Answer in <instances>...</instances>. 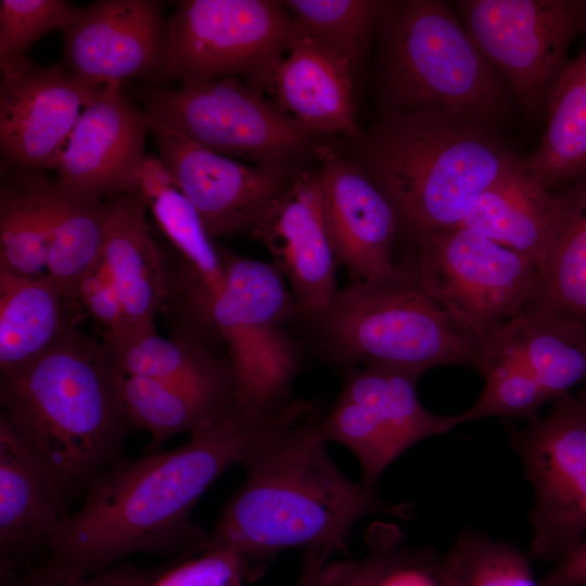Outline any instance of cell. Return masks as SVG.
<instances>
[{
    "label": "cell",
    "instance_id": "cell-1",
    "mask_svg": "<svg viewBox=\"0 0 586 586\" xmlns=\"http://www.w3.org/2000/svg\"><path fill=\"white\" fill-rule=\"evenodd\" d=\"M278 415L238 403L178 447L117 459L64 518L47 546L50 559L89 576L137 552H202L207 532L191 521L192 509L222 473L243 464Z\"/></svg>",
    "mask_w": 586,
    "mask_h": 586
},
{
    "label": "cell",
    "instance_id": "cell-2",
    "mask_svg": "<svg viewBox=\"0 0 586 586\" xmlns=\"http://www.w3.org/2000/svg\"><path fill=\"white\" fill-rule=\"evenodd\" d=\"M326 415L292 399L243 462L245 480L207 532L202 552L231 550L245 565L285 549L328 559L346 549L354 525L377 513L413 518L409 504H392L346 477L322 434Z\"/></svg>",
    "mask_w": 586,
    "mask_h": 586
},
{
    "label": "cell",
    "instance_id": "cell-3",
    "mask_svg": "<svg viewBox=\"0 0 586 586\" xmlns=\"http://www.w3.org/2000/svg\"><path fill=\"white\" fill-rule=\"evenodd\" d=\"M1 415L69 494L119 459L130 421L103 343L72 324L27 365L0 373Z\"/></svg>",
    "mask_w": 586,
    "mask_h": 586
},
{
    "label": "cell",
    "instance_id": "cell-4",
    "mask_svg": "<svg viewBox=\"0 0 586 586\" xmlns=\"http://www.w3.org/2000/svg\"><path fill=\"white\" fill-rule=\"evenodd\" d=\"M494 126L436 111H391L364 169L418 237L460 226L479 196L517 166Z\"/></svg>",
    "mask_w": 586,
    "mask_h": 586
},
{
    "label": "cell",
    "instance_id": "cell-5",
    "mask_svg": "<svg viewBox=\"0 0 586 586\" xmlns=\"http://www.w3.org/2000/svg\"><path fill=\"white\" fill-rule=\"evenodd\" d=\"M380 74L391 111H436L495 126L514 99L485 59L456 7L390 1L378 25Z\"/></svg>",
    "mask_w": 586,
    "mask_h": 586
},
{
    "label": "cell",
    "instance_id": "cell-6",
    "mask_svg": "<svg viewBox=\"0 0 586 586\" xmlns=\"http://www.w3.org/2000/svg\"><path fill=\"white\" fill-rule=\"evenodd\" d=\"M306 319L344 364L419 377L437 366L479 367L482 342L461 330L404 266L390 279L337 290L321 313Z\"/></svg>",
    "mask_w": 586,
    "mask_h": 586
},
{
    "label": "cell",
    "instance_id": "cell-7",
    "mask_svg": "<svg viewBox=\"0 0 586 586\" xmlns=\"http://www.w3.org/2000/svg\"><path fill=\"white\" fill-rule=\"evenodd\" d=\"M295 36L283 2L273 0H181L166 20L163 60L148 79L153 87L226 77L271 91Z\"/></svg>",
    "mask_w": 586,
    "mask_h": 586
},
{
    "label": "cell",
    "instance_id": "cell-8",
    "mask_svg": "<svg viewBox=\"0 0 586 586\" xmlns=\"http://www.w3.org/2000/svg\"><path fill=\"white\" fill-rule=\"evenodd\" d=\"M220 253L226 280L207 324L227 346L240 406L271 413L292 400L300 370L297 346L284 328L297 307L273 264Z\"/></svg>",
    "mask_w": 586,
    "mask_h": 586
},
{
    "label": "cell",
    "instance_id": "cell-9",
    "mask_svg": "<svg viewBox=\"0 0 586 586\" xmlns=\"http://www.w3.org/2000/svg\"><path fill=\"white\" fill-rule=\"evenodd\" d=\"M143 111L150 130L269 168L285 169L314 133L264 93L233 77L156 88Z\"/></svg>",
    "mask_w": 586,
    "mask_h": 586
},
{
    "label": "cell",
    "instance_id": "cell-10",
    "mask_svg": "<svg viewBox=\"0 0 586 586\" xmlns=\"http://www.w3.org/2000/svg\"><path fill=\"white\" fill-rule=\"evenodd\" d=\"M413 266L418 285L464 332L487 339L534 297L538 269L528 258L464 226L423 233Z\"/></svg>",
    "mask_w": 586,
    "mask_h": 586
},
{
    "label": "cell",
    "instance_id": "cell-11",
    "mask_svg": "<svg viewBox=\"0 0 586 586\" xmlns=\"http://www.w3.org/2000/svg\"><path fill=\"white\" fill-rule=\"evenodd\" d=\"M474 43L527 115L538 117L586 28V1L461 0L455 4Z\"/></svg>",
    "mask_w": 586,
    "mask_h": 586
},
{
    "label": "cell",
    "instance_id": "cell-12",
    "mask_svg": "<svg viewBox=\"0 0 586 586\" xmlns=\"http://www.w3.org/2000/svg\"><path fill=\"white\" fill-rule=\"evenodd\" d=\"M552 403L510 433L535 496L530 557L557 562L586 536V404L571 393Z\"/></svg>",
    "mask_w": 586,
    "mask_h": 586
},
{
    "label": "cell",
    "instance_id": "cell-13",
    "mask_svg": "<svg viewBox=\"0 0 586 586\" xmlns=\"http://www.w3.org/2000/svg\"><path fill=\"white\" fill-rule=\"evenodd\" d=\"M420 377L396 368L364 366L351 369L322 434L357 458L360 484L375 491L383 472L406 450L458 426L456 415L429 411L417 393Z\"/></svg>",
    "mask_w": 586,
    "mask_h": 586
},
{
    "label": "cell",
    "instance_id": "cell-14",
    "mask_svg": "<svg viewBox=\"0 0 586 586\" xmlns=\"http://www.w3.org/2000/svg\"><path fill=\"white\" fill-rule=\"evenodd\" d=\"M102 87L80 80L61 65H39L30 59L1 74V168L54 169Z\"/></svg>",
    "mask_w": 586,
    "mask_h": 586
},
{
    "label": "cell",
    "instance_id": "cell-15",
    "mask_svg": "<svg viewBox=\"0 0 586 586\" xmlns=\"http://www.w3.org/2000/svg\"><path fill=\"white\" fill-rule=\"evenodd\" d=\"M150 131L212 239L252 231L291 182L285 169L246 164L179 136Z\"/></svg>",
    "mask_w": 586,
    "mask_h": 586
},
{
    "label": "cell",
    "instance_id": "cell-16",
    "mask_svg": "<svg viewBox=\"0 0 586 586\" xmlns=\"http://www.w3.org/2000/svg\"><path fill=\"white\" fill-rule=\"evenodd\" d=\"M149 122L124 93L106 84L75 126L53 170L67 190L97 200L138 193L146 158Z\"/></svg>",
    "mask_w": 586,
    "mask_h": 586
},
{
    "label": "cell",
    "instance_id": "cell-17",
    "mask_svg": "<svg viewBox=\"0 0 586 586\" xmlns=\"http://www.w3.org/2000/svg\"><path fill=\"white\" fill-rule=\"evenodd\" d=\"M63 33V61L95 86L143 77L158 68L166 44L163 4L155 0H97Z\"/></svg>",
    "mask_w": 586,
    "mask_h": 586
},
{
    "label": "cell",
    "instance_id": "cell-18",
    "mask_svg": "<svg viewBox=\"0 0 586 586\" xmlns=\"http://www.w3.org/2000/svg\"><path fill=\"white\" fill-rule=\"evenodd\" d=\"M316 170L336 259L354 281L396 276L394 242L399 217L390 199L360 166L328 146L315 149Z\"/></svg>",
    "mask_w": 586,
    "mask_h": 586
},
{
    "label": "cell",
    "instance_id": "cell-19",
    "mask_svg": "<svg viewBox=\"0 0 586 586\" xmlns=\"http://www.w3.org/2000/svg\"><path fill=\"white\" fill-rule=\"evenodd\" d=\"M252 233L288 280L303 318L321 313L336 293L333 249L318 176L305 171L291 182Z\"/></svg>",
    "mask_w": 586,
    "mask_h": 586
},
{
    "label": "cell",
    "instance_id": "cell-20",
    "mask_svg": "<svg viewBox=\"0 0 586 586\" xmlns=\"http://www.w3.org/2000/svg\"><path fill=\"white\" fill-rule=\"evenodd\" d=\"M69 494L0 415V578L30 564L68 514Z\"/></svg>",
    "mask_w": 586,
    "mask_h": 586
},
{
    "label": "cell",
    "instance_id": "cell-21",
    "mask_svg": "<svg viewBox=\"0 0 586 586\" xmlns=\"http://www.w3.org/2000/svg\"><path fill=\"white\" fill-rule=\"evenodd\" d=\"M353 74L344 61L295 30L271 92L278 106L311 132L357 138Z\"/></svg>",
    "mask_w": 586,
    "mask_h": 586
},
{
    "label": "cell",
    "instance_id": "cell-22",
    "mask_svg": "<svg viewBox=\"0 0 586 586\" xmlns=\"http://www.w3.org/2000/svg\"><path fill=\"white\" fill-rule=\"evenodd\" d=\"M146 208L138 193L106 201L101 259L114 279L130 330L154 327L168 292L161 252L146 222Z\"/></svg>",
    "mask_w": 586,
    "mask_h": 586
},
{
    "label": "cell",
    "instance_id": "cell-23",
    "mask_svg": "<svg viewBox=\"0 0 586 586\" xmlns=\"http://www.w3.org/2000/svg\"><path fill=\"white\" fill-rule=\"evenodd\" d=\"M560 208L559 192L533 178L521 160L479 196L460 226L522 254L539 270Z\"/></svg>",
    "mask_w": 586,
    "mask_h": 586
},
{
    "label": "cell",
    "instance_id": "cell-24",
    "mask_svg": "<svg viewBox=\"0 0 586 586\" xmlns=\"http://www.w3.org/2000/svg\"><path fill=\"white\" fill-rule=\"evenodd\" d=\"M485 340L509 352L550 402L586 381V324L574 318L524 309Z\"/></svg>",
    "mask_w": 586,
    "mask_h": 586
},
{
    "label": "cell",
    "instance_id": "cell-25",
    "mask_svg": "<svg viewBox=\"0 0 586 586\" xmlns=\"http://www.w3.org/2000/svg\"><path fill=\"white\" fill-rule=\"evenodd\" d=\"M54 178L44 171L1 168L0 273L47 276Z\"/></svg>",
    "mask_w": 586,
    "mask_h": 586
},
{
    "label": "cell",
    "instance_id": "cell-26",
    "mask_svg": "<svg viewBox=\"0 0 586 586\" xmlns=\"http://www.w3.org/2000/svg\"><path fill=\"white\" fill-rule=\"evenodd\" d=\"M116 382L130 423L145 429L152 437L150 453L158 451L174 435L204 428L239 403L234 386L171 383L118 373Z\"/></svg>",
    "mask_w": 586,
    "mask_h": 586
},
{
    "label": "cell",
    "instance_id": "cell-27",
    "mask_svg": "<svg viewBox=\"0 0 586 586\" xmlns=\"http://www.w3.org/2000/svg\"><path fill=\"white\" fill-rule=\"evenodd\" d=\"M547 125L524 169L547 189L586 177V43L549 97Z\"/></svg>",
    "mask_w": 586,
    "mask_h": 586
},
{
    "label": "cell",
    "instance_id": "cell-28",
    "mask_svg": "<svg viewBox=\"0 0 586 586\" xmlns=\"http://www.w3.org/2000/svg\"><path fill=\"white\" fill-rule=\"evenodd\" d=\"M67 305L48 276L0 273V373L27 365L61 336L71 326Z\"/></svg>",
    "mask_w": 586,
    "mask_h": 586
},
{
    "label": "cell",
    "instance_id": "cell-29",
    "mask_svg": "<svg viewBox=\"0 0 586 586\" xmlns=\"http://www.w3.org/2000/svg\"><path fill=\"white\" fill-rule=\"evenodd\" d=\"M561 208L533 300L525 309L586 324V177L559 192Z\"/></svg>",
    "mask_w": 586,
    "mask_h": 586
},
{
    "label": "cell",
    "instance_id": "cell-30",
    "mask_svg": "<svg viewBox=\"0 0 586 586\" xmlns=\"http://www.w3.org/2000/svg\"><path fill=\"white\" fill-rule=\"evenodd\" d=\"M103 345L113 370L120 375L235 387L229 364L203 344L186 337H161L154 327L103 337Z\"/></svg>",
    "mask_w": 586,
    "mask_h": 586
},
{
    "label": "cell",
    "instance_id": "cell-31",
    "mask_svg": "<svg viewBox=\"0 0 586 586\" xmlns=\"http://www.w3.org/2000/svg\"><path fill=\"white\" fill-rule=\"evenodd\" d=\"M143 202L180 255L183 263L182 290L194 314L207 323L211 307L226 280L220 251L215 247L177 180Z\"/></svg>",
    "mask_w": 586,
    "mask_h": 586
},
{
    "label": "cell",
    "instance_id": "cell-32",
    "mask_svg": "<svg viewBox=\"0 0 586 586\" xmlns=\"http://www.w3.org/2000/svg\"><path fill=\"white\" fill-rule=\"evenodd\" d=\"M106 202L74 193L54 178L47 276L68 305L78 303L82 279L101 258Z\"/></svg>",
    "mask_w": 586,
    "mask_h": 586
},
{
    "label": "cell",
    "instance_id": "cell-33",
    "mask_svg": "<svg viewBox=\"0 0 586 586\" xmlns=\"http://www.w3.org/2000/svg\"><path fill=\"white\" fill-rule=\"evenodd\" d=\"M283 4L296 33L319 43L355 72L390 1L289 0Z\"/></svg>",
    "mask_w": 586,
    "mask_h": 586
},
{
    "label": "cell",
    "instance_id": "cell-34",
    "mask_svg": "<svg viewBox=\"0 0 586 586\" xmlns=\"http://www.w3.org/2000/svg\"><path fill=\"white\" fill-rule=\"evenodd\" d=\"M477 371L484 377V386L475 402L456 415L458 425L484 418L536 419L548 395L531 373L506 349L482 341Z\"/></svg>",
    "mask_w": 586,
    "mask_h": 586
},
{
    "label": "cell",
    "instance_id": "cell-35",
    "mask_svg": "<svg viewBox=\"0 0 586 586\" xmlns=\"http://www.w3.org/2000/svg\"><path fill=\"white\" fill-rule=\"evenodd\" d=\"M455 586H539L525 555L515 545L466 532L445 555Z\"/></svg>",
    "mask_w": 586,
    "mask_h": 586
},
{
    "label": "cell",
    "instance_id": "cell-36",
    "mask_svg": "<svg viewBox=\"0 0 586 586\" xmlns=\"http://www.w3.org/2000/svg\"><path fill=\"white\" fill-rule=\"evenodd\" d=\"M82 8L66 0L0 1V68L13 72L26 63L29 48L51 30L67 29Z\"/></svg>",
    "mask_w": 586,
    "mask_h": 586
},
{
    "label": "cell",
    "instance_id": "cell-37",
    "mask_svg": "<svg viewBox=\"0 0 586 586\" xmlns=\"http://www.w3.org/2000/svg\"><path fill=\"white\" fill-rule=\"evenodd\" d=\"M369 553L360 560L324 566L327 559L306 553L297 586H378L396 562L402 548L396 535H375Z\"/></svg>",
    "mask_w": 586,
    "mask_h": 586
},
{
    "label": "cell",
    "instance_id": "cell-38",
    "mask_svg": "<svg viewBox=\"0 0 586 586\" xmlns=\"http://www.w3.org/2000/svg\"><path fill=\"white\" fill-rule=\"evenodd\" d=\"M166 569L120 565L84 576L50 559L38 568L28 564L0 582L1 586H149Z\"/></svg>",
    "mask_w": 586,
    "mask_h": 586
},
{
    "label": "cell",
    "instance_id": "cell-39",
    "mask_svg": "<svg viewBox=\"0 0 586 586\" xmlns=\"http://www.w3.org/2000/svg\"><path fill=\"white\" fill-rule=\"evenodd\" d=\"M167 568L149 586H238L246 574L242 558L231 550L212 549Z\"/></svg>",
    "mask_w": 586,
    "mask_h": 586
},
{
    "label": "cell",
    "instance_id": "cell-40",
    "mask_svg": "<svg viewBox=\"0 0 586 586\" xmlns=\"http://www.w3.org/2000/svg\"><path fill=\"white\" fill-rule=\"evenodd\" d=\"M78 303L103 328V337L130 330L114 279L101 258L80 282Z\"/></svg>",
    "mask_w": 586,
    "mask_h": 586
},
{
    "label": "cell",
    "instance_id": "cell-41",
    "mask_svg": "<svg viewBox=\"0 0 586 586\" xmlns=\"http://www.w3.org/2000/svg\"><path fill=\"white\" fill-rule=\"evenodd\" d=\"M378 586H455L445 556L431 549H403Z\"/></svg>",
    "mask_w": 586,
    "mask_h": 586
},
{
    "label": "cell",
    "instance_id": "cell-42",
    "mask_svg": "<svg viewBox=\"0 0 586 586\" xmlns=\"http://www.w3.org/2000/svg\"><path fill=\"white\" fill-rule=\"evenodd\" d=\"M539 586H586V536L556 562Z\"/></svg>",
    "mask_w": 586,
    "mask_h": 586
},
{
    "label": "cell",
    "instance_id": "cell-43",
    "mask_svg": "<svg viewBox=\"0 0 586 586\" xmlns=\"http://www.w3.org/2000/svg\"><path fill=\"white\" fill-rule=\"evenodd\" d=\"M577 397L584 402L586 404V390H584L583 392H581Z\"/></svg>",
    "mask_w": 586,
    "mask_h": 586
},
{
    "label": "cell",
    "instance_id": "cell-44",
    "mask_svg": "<svg viewBox=\"0 0 586 586\" xmlns=\"http://www.w3.org/2000/svg\"><path fill=\"white\" fill-rule=\"evenodd\" d=\"M238 586H241V585H238Z\"/></svg>",
    "mask_w": 586,
    "mask_h": 586
}]
</instances>
